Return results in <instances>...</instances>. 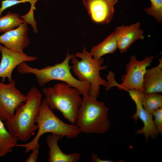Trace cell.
Masks as SVG:
<instances>
[{
    "mask_svg": "<svg viewBox=\"0 0 162 162\" xmlns=\"http://www.w3.org/2000/svg\"><path fill=\"white\" fill-rule=\"evenodd\" d=\"M27 100L16 109L11 119L5 121L7 130L22 142L28 140L38 129L35 120L39 113L42 94L36 87L31 88L27 93Z\"/></svg>",
    "mask_w": 162,
    "mask_h": 162,
    "instance_id": "obj_1",
    "label": "cell"
},
{
    "mask_svg": "<svg viewBox=\"0 0 162 162\" xmlns=\"http://www.w3.org/2000/svg\"><path fill=\"white\" fill-rule=\"evenodd\" d=\"M74 56V54H70L68 52L65 58L61 63L56 64L53 66H47L41 69L30 67L26 62L22 63L16 69L21 74L34 75L37 82L41 87L44 86L50 81L59 80L75 88L82 96L89 95L90 84L76 79L70 72L71 66L69 65V61Z\"/></svg>",
    "mask_w": 162,
    "mask_h": 162,
    "instance_id": "obj_2",
    "label": "cell"
},
{
    "mask_svg": "<svg viewBox=\"0 0 162 162\" xmlns=\"http://www.w3.org/2000/svg\"><path fill=\"white\" fill-rule=\"evenodd\" d=\"M109 111L104 102L98 101L89 94L84 95L76 123L83 133L104 134L111 126Z\"/></svg>",
    "mask_w": 162,
    "mask_h": 162,
    "instance_id": "obj_3",
    "label": "cell"
},
{
    "mask_svg": "<svg viewBox=\"0 0 162 162\" xmlns=\"http://www.w3.org/2000/svg\"><path fill=\"white\" fill-rule=\"evenodd\" d=\"M35 122L38 126V132L35 137L28 143L17 144L16 146L25 148L26 154L34 147H40L39 140L44 134L51 133L63 137L73 138L81 132L76 124L66 123L57 117L49 106L45 99L42 101Z\"/></svg>",
    "mask_w": 162,
    "mask_h": 162,
    "instance_id": "obj_4",
    "label": "cell"
},
{
    "mask_svg": "<svg viewBox=\"0 0 162 162\" xmlns=\"http://www.w3.org/2000/svg\"><path fill=\"white\" fill-rule=\"evenodd\" d=\"M42 92L50 109L58 110L71 124L76 123L82 101L76 88L64 82H58L43 88Z\"/></svg>",
    "mask_w": 162,
    "mask_h": 162,
    "instance_id": "obj_5",
    "label": "cell"
},
{
    "mask_svg": "<svg viewBox=\"0 0 162 162\" xmlns=\"http://www.w3.org/2000/svg\"><path fill=\"white\" fill-rule=\"evenodd\" d=\"M74 55L71 59L73 72L79 80L90 84L89 95L97 98L100 86H107V81L100 76V72L106 69L107 66L103 65L104 61L102 57L93 58L85 45L82 52H76Z\"/></svg>",
    "mask_w": 162,
    "mask_h": 162,
    "instance_id": "obj_6",
    "label": "cell"
},
{
    "mask_svg": "<svg viewBox=\"0 0 162 162\" xmlns=\"http://www.w3.org/2000/svg\"><path fill=\"white\" fill-rule=\"evenodd\" d=\"M154 58L153 56H149L139 60L135 55L132 56L126 65V74L122 77V82L119 85L114 81L113 86H117L120 89L125 91L135 89L144 92V76Z\"/></svg>",
    "mask_w": 162,
    "mask_h": 162,
    "instance_id": "obj_7",
    "label": "cell"
},
{
    "mask_svg": "<svg viewBox=\"0 0 162 162\" xmlns=\"http://www.w3.org/2000/svg\"><path fill=\"white\" fill-rule=\"evenodd\" d=\"M27 100L26 95L16 87L14 80L7 84L0 82V119L5 121L12 118L16 109Z\"/></svg>",
    "mask_w": 162,
    "mask_h": 162,
    "instance_id": "obj_8",
    "label": "cell"
},
{
    "mask_svg": "<svg viewBox=\"0 0 162 162\" xmlns=\"http://www.w3.org/2000/svg\"><path fill=\"white\" fill-rule=\"evenodd\" d=\"M126 91L128 92L136 107V112L132 117V118L136 122L138 118H139L143 123V128L138 130L136 133L138 134H143L146 141L150 137L152 139L154 138L158 133L154 122L152 114L148 113L142 106V100L144 93L135 89Z\"/></svg>",
    "mask_w": 162,
    "mask_h": 162,
    "instance_id": "obj_9",
    "label": "cell"
},
{
    "mask_svg": "<svg viewBox=\"0 0 162 162\" xmlns=\"http://www.w3.org/2000/svg\"><path fill=\"white\" fill-rule=\"evenodd\" d=\"M2 59L0 63V78L2 82L8 79L9 83L12 82V74L14 69L23 62H30L37 60L35 56H29L24 52H20L8 49L0 44Z\"/></svg>",
    "mask_w": 162,
    "mask_h": 162,
    "instance_id": "obj_10",
    "label": "cell"
},
{
    "mask_svg": "<svg viewBox=\"0 0 162 162\" xmlns=\"http://www.w3.org/2000/svg\"><path fill=\"white\" fill-rule=\"evenodd\" d=\"M139 22L129 25L116 27L113 33L116 40L118 49L122 53L126 52L130 46L139 39H143L144 31L140 28Z\"/></svg>",
    "mask_w": 162,
    "mask_h": 162,
    "instance_id": "obj_11",
    "label": "cell"
},
{
    "mask_svg": "<svg viewBox=\"0 0 162 162\" xmlns=\"http://www.w3.org/2000/svg\"><path fill=\"white\" fill-rule=\"evenodd\" d=\"M28 27V23L25 22L17 28L4 33L0 36V44L10 50L24 52L29 44Z\"/></svg>",
    "mask_w": 162,
    "mask_h": 162,
    "instance_id": "obj_12",
    "label": "cell"
},
{
    "mask_svg": "<svg viewBox=\"0 0 162 162\" xmlns=\"http://www.w3.org/2000/svg\"><path fill=\"white\" fill-rule=\"evenodd\" d=\"M92 20L102 24L110 22L115 12L114 6L107 0H82Z\"/></svg>",
    "mask_w": 162,
    "mask_h": 162,
    "instance_id": "obj_13",
    "label": "cell"
},
{
    "mask_svg": "<svg viewBox=\"0 0 162 162\" xmlns=\"http://www.w3.org/2000/svg\"><path fill=\"white\" fill-rule=\"evenodd\" d=\"M63 137L53 134L49 135L46 139V143L49 148V162H77L81 157L80 153H77L66 154L61 150L58 142Z\"/></svg>",
    "mask_w": 162,
    "mask_h": 162,
    "instance_id": "obj_14",
    "label": "cell"
},
{
    "mask_svg": "<svg viewBox=\"0 0 162 162\" xmlns=\"http://www.w3.org/2000/svg\"><path fill=\"white\" fill-rule=\"evenodd\" d=\"M156 66L147 69L144 76V93L162 92V59Z\"/></svg>",
    "mask_w": 162,
    "mask_h": 162,
    "instance_id": "obj_15",
    "label": "cell"
},
{
    "mask_svg": "<svg viewBox=\"0 0 162 162\" xmlns=\"http://www.w3.org/2000/svg\"><path fill=\"white\" fill-rule=\"evenodd\" d=\"M117 49V42L113 32L102 42L93 46L89 53L93 58L98 59L105 55L114 53Z\"/></svg>",
    "mask_w": 162,
    "mask_h": 162,
    "instance_id": "obj_16",
    "label": "cell"
},
{
    "mask_svg": "<svg viewBox=\"0 0 162 162\" xmlns=\"http://www.w3.org/2000/svg\"><path fill=\"white\" fill-rule=\"evenodd\" d=\"M18 139L5 127L0 119V158L13 152V148L17 144Z\"/></svg>",
    "mask_w": 162,
    "mask_h": 162,
    "instance_id": "obj_17",
    "label": "cell"
},
{
    "mask_svg": "<svg viewBox=\"0 0 162 162\" xmlns=\"http://www.w3.org/2000/svg\"><path fill=\"white\" fill-rule=\"evenodd\" d=\"M25 22L18 14L8 12L0 16V32L4 33L14 29Z\"/></svg>",
    "mask_w": 162,
    "mask_h": 162,
    "instance_id": "obj_18",
    "label": "cell"
},
{
    "mask_svg": "<svg viewBox=\"0 0 162 162\" xmlns=\"http://www.w3.org/2000/svg\"><path fill=\"white\" fill-rule=\"evenodd\" d=\"M38 0H3L2 1L0 7V16L2 12L6 9L21 3L28 2L30 4L31 7L29 11L26 14L22 16V18L27 23L33 24L36 21L34 16V10L35 9V5Z\"/></svg>",
    "mask_w": 162,
    "mask_h": 162,
    "instance_id": "obj_19",
    "label": "cell"
},
{
    "mask_svg": "<svg viewBox=\"0 0 162 162\" xmlns=\"http://www.w3.org/2000/svg\"><path fill=\"white\" fill-rule=\"evenodd\" d=\"M142 104L148 113L152 114L155 110L162 107V95L158 92L144 93Z\"/></svg>",
    "mask_w": 162,
    "mask_h": 162,
    "instance_id": "obj_20",
    "label": "cell"
},
{
    "mask_svg": "<svg viewBox=\"0 0 162 162\" xmlns=\"http://www.w3.org/2000/svg\"><path fill=\"white\" fill-rule=\"evenodd\" d=\"M151 5L144 9L148 15L152 16L158 23L162 21V0H150Z\"/></svg>",
    "mask_w": 162,
    "mask_h": 162,
    "instance_id": "obj_21",
    "label": "cell"
},
{
    "mask_svg": "<svg viewBox=\"0 0 162 162\" xmlns=\"http://www.w3.org/2000/svg\"><path fill=\"white\" fill-rule=\"evenodd\" d=\"M154 122L158 133L162 134V107L155 110L152 113Z\"/></svg>",
    "mask_w": 162,
    "mask_h": 162,
    "instance_id": "obj_22",
    "label": "cell"
},
{
    "mask_svg": "<svg viewBox=\"0 0 162 162\" xmlns=\"http://www.w3.org/2000/svg\"><path fill=\"white\" fill-rule=\"evenodd\" d=\"M38 147H34L32 150V153L25 160L26 162H36L37 161L39 152Z\"/></svg>",
    "mask_w": 162,
    "mask_h": 162,
    "instance_id": "obj_23",
    "label": "cell"
},
{
    "mask_svg": "<svg viewBox=\"0 0 162 162\" xmlns=\"http://www.w3.org/2000/svg\"><path fill=\"white\" fill-rule=\"evenodd\" d=\"M91 159L92 162H113V161L103 160L100 159L98 156L96 154L92 153L91 156Z\"/></svg>",
    "mask_w": 162,
    "mask_h": 162,
    "instance_id": "obj_24",
    "label": "cell"
},
{
    "mask_svg": "<svg viewBox=\"0 0 162 162\" xmlns=\"http://www.w3.org/2000/svg\"><path fill=\"white\" fill-rule=\"evenodd\" d=\"M112 5L114 6L118 2V0H107Z\"/></svg>",
    "mask_w": 162,
    "mask_h": 162,
    "instance_id": "obj_25",
    "label": "cell"
}]
</instances>
